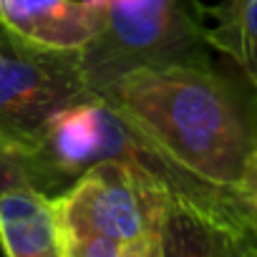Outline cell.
I'll return each mask as SVG.
<instances>
[{
    "label": "cell",
    "instance_id": "obj_1",
    "mask_svg": "<svg viewBox=\"0 0 257 257\" xmlns=\"http://www.w3.org/2000/svg\"><path fill=\"white\" fill-rule=\"evenodd\" d=\"M132 137L184 177L237 189L257 113L209 58L132 68L96 91Z\"/></svg>",
    "mask_w": 257,
    "mask_h": 257
},
{
    "label": "cell",
    "instance_id": "obj_2",
    "mask_svg": "<svg viewBox=\"0 0 257 257\" xmlns=\"http://www.w3.org/2000/svg\"><path fill=\"white\" fill-rule=\"evenodd\" d=\"M53 207L63 257H162L169 194L134 157L91 164Z\"/></svg>",
    "mask_w": 257,
    "mask_h": 257
},
{
    "label": "cell",
    "instance_id": "obj_3",
    "mask_svg": "<svg viewBox=\"0 0 257 257\" xmlns=\"http://www.w3.org/2000/svg\"><path fill=\"white\" fill-rule=\"evenodd\" d=\"M98 11V33L78 51L93 96L139 66L204 61L207 26L199 0H113Z\"/></svg>",
    "mask_w": 257,
    "mask_h": 257
},
{
    "label": "cell",
    "instance_id": "obj_4",
    "mask_svg": "<svg viewBox=\"0 0 257 257\" xmlns=\"http://www.w3.org/2000/svg\"><path fill=\"white\" fill-rule=\"evenodd\" d=\"M96 98L78 51H46L0 33V144L21 164L33 154L48 118L63 106ZM26 169V167H23Z\"/></svg>",
    "mask_w": 257,
    "mask_h": 257
},
{
    "label": "cell",
    "instance_id": "obj_5",
    "mask_svg": "<svg viewBox=\"0 0 257 257\" xmlns=\"http://www.w3.org/2000/svg\"><path fill=\"white\" fill-rule=\"evenodd\" d=\"M126 137L123 121L101 101L86 98L56 111L33 154L23 162L33 187L56 197L91 164L118 157Z\"/></svg>",
    "mask_w": 257,
    "mask_h": 257
},
{
    "label": "cell",
    "instance_id": "obj_6",
    "mask_svg": "<svg viewBox=\"0 0 257 257\" xmlns=\"http://www.w3.org/2000/svg\"><path fill=\"white\" fill-rule=\"evenodd\" d=\"M98 23V11L86 0H0V26L46 51L86 48Z\"/></svg>",
    "mask_w": 257,
    "mask_h": 257
},
{
    "label": "cell",
    "instance_id": "obj_7",
    "mask_svg": "<svg viewBox=\"0 0 257 257\" xmlns=\"http://www.w3.org/2000/svg\"><path fill=\"white\" fill-rule=\"evenodd\" d=\"M0 249L8 257H63L51 194L33 184L0 194Z\"/></svg>",
    "mask_w": 257,
    "mask_h": 257
},
{
    "label": "cell",
    "instance_id": "obj_8",
    "mask_svg": "<svg viewBox=\"0 0 257 257\" xmlns=\"http://www.w3.org/2000/svg\"><path fill=\"white\" fill-rule=\"evenodd\" d=\"M207 43L229 56L257 93V0H222Z\"/></svg>",
    "mask_w": 257,
    "mask_h": 257
},
{
    "label": "cell",
    "instance_id": "obj_9",
    "mask_svg": "<svg viewBox=\"0 0 257 257\" xmlns=\"http://www.w3.org/2000/svg\"><path fill=\"white\" fill-rule=\"evenodd\" d=\"M16 184H31V179H28L21 159L8 147L0 144V194Z\"/></svg>",
    "mask_w": 257,
    "mask_h": 257
},
{
    "label": "cell",
    "instance_id": "obj_10",
    "mask_svg": "<svg viewBox=\"0 0 257 257\" xmlns=\"http://www.w3.org/2000/svg\"><path fill=\"white\" fill-rule=\"evenodd\" d=\"M247 204H257V149L252 152V157L247 159V167L242 172V179L234 189Z\"/></svg>",
    "mask_w": 257,
    "mask_h": 257
},
{
    "label": "cell",
    "instance_id": "obj_11",
    "mask_svg": "<svg viewBox=\"0 0 257 257\" xmlns=\"http://www.w3.org/2000/svg\"><path fill=\"white\" fill-rule=\"evenodd\" d=\"M244 202V199H242ZM247 204V202H244ZM247 219H249V227H252V232H254V237H257V204H247Z\"/></svg>",
    "mask_w": 257,
    "mask_h": 257
},
{
    "label": "cell",
    "instance_id": "obj_12",
    "mask_svg": "<svg viewBox=\"0 0 257 257\" xmlns=\"http://www.w3.org/2000/svg\"><path fill=\"white\" fill-rule=\"evenodd\" d=\"M254 113H257V103H254Z\"/></svg>",
    "mask_w": 257,
    "mask_h": 257
},
{
    "label": "cell",
    "instance_id": "obj_13",
    "mask_svg": "<svg viewBox=\"0 0 257 257\" xmlns=\"http://www.w3.org/2000/svg\"><path fill=\"white\" fill-rule=\"evenodd\" d=\"M0 33H3V26H0Z\"/></svg>",
    "mask_w": 257,
    "mask_h": 257
}]
</instances>
